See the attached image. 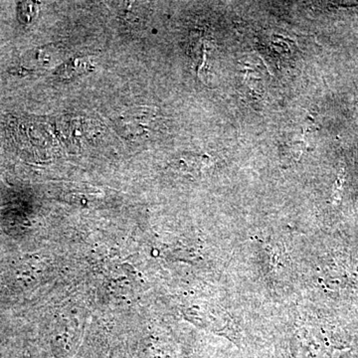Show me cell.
Here are the masks:
<instances>
[{"label":"cell","mask_w":358,"mask_h":358,"mask_svg":"<svg viewBox=\"0 0 358 358\" xmlns=\"http://www.w3.org/2000/svg\"><path fill=\"white\" fill-rule=\"evenodd\" d=\"M93 69V65L87 58H74L61 66L56 75L61 79H71L79 75L88 73Z\"/></svg>","instance_id":"1"}]
</instances>
